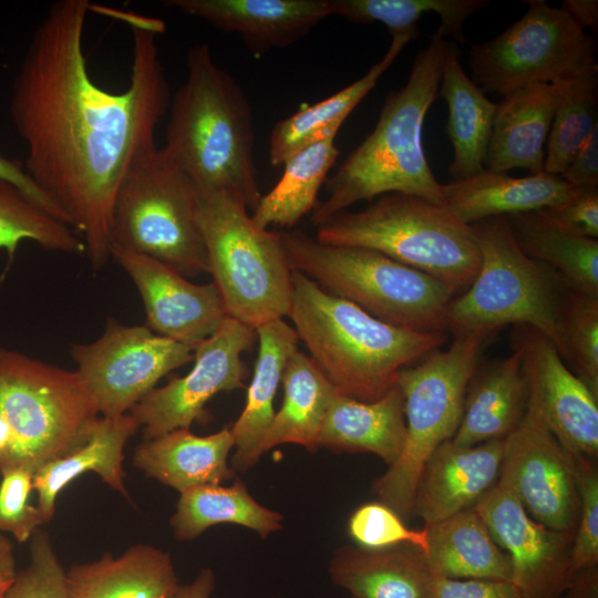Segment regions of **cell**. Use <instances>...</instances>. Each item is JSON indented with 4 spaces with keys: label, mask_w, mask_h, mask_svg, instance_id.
Returning <instances> with one entry per match:
<instances>
[{
    "label": "cell",
    "mask_w": 598,
    "mask_h": 598,
    "mask_svg": "<svg viewBox=\"0 0 598 598\" xmlns=\"http://www.w3.org/2000/svg\"><path fill=\"white\" fill-rule=\"evenodd\" d=\"M337 134L330 133L285 161L282 176L252 210L258 227L290 228L316 208L318 193L339 154Z\"/></svg>",
    "instance_id": "cell-35"
},
{
    "label": "cell",
    "mask_w": 598,
    "mask_h": 598,
    "mask_svg": "<svg viewBox=\"0 0 598 598\" xmlns=\"http://www.w3.org/2000/svg\"><path fill=\"white\" fill-rule=\"evenodd\" d=\"M233 447L230 427L207 436L177 429L146 440L136 448L133 464L147 476L183 493L230 478L234 472L227 465V456Z\"/></svg>",
    "instance_id": "cell-26"
},
{
    "label": "cell",
    "mask_w": 598,
    "mask_h": 598,
    "mask_svg": "<svg viewBox=\"0 0 598 598\" xmlns=\"http://www.w3.org/2000/svg\"><path fill=\"white\" fill-rule=\"evenodd\" d=\"M110 255L138 290L153 332L195 347L229 317L213 281L193 283L168 265L122 247L111 246Z\"/></svg>",
    "instance_id": "cell-18"
},
{
    "label": "cell",
    "mask_w": 598,
    "mask_h": 598,
    "mask_svg": "<svg viewBox=\"0 0 598 598\" xmlns=\"http://www.w3.org/2000/svg\"><path fill=\"white\" fill-rule=\"evenodd\" d=\"M413 40L410 35H393L384 56L355 82L313 104H303L272 127L269 138V159L272 166L285 163L302 147L341 128L349 114L375 86L403 48Z\"/></svg>",
    "instance_id": "cell-33"
},
{
    "label": "cell",
    "mask_w": 598,
    "mask_h": 598,
    "mask_svg": "<svg viewBox=\"0 0 598 598\" xmlns=\"http://www.w3.org/2000/svg\"><path fill=\"white\" fill-rule=\"evenodd\" d=\"M0 178H3L18 186L40 207L59 220L69 225L65 214L38 187V185L27 174L24 166L19 161L0 155Z\"/></svg>",
    "instance_id": "cell-48"
},
{
    "label": "cell",
    "mask_w": 598,
    "mask_h": 598,
    "mask_svg": "<svg viewBox=\"0 0 598 598\" xmlns=\"http://www.w3.org/2000/svg\"><path fill=\"white\" fill-rule=\"evenodd\" d=\"M215 576L212 569H203L196 579L186 585H178L171 598H210Z\"/></svg>",
    "instance_id": "cell-51"
},
{
    "label": "cell",
    "mask_w": 598,
    "mask_h": 598,
    "mask_svg": "<svg viewBox=\"0 0 598 598\" xmlns=\"http://www.w3.org/2000/svg\"><path fill=\"white\" fill-rule=\"evenodd\" d=\"M292 269L327 292L395 327L445 332L453 292L434 277L379 251L280 233Z\"/></svg>",
    "instance_id": "cell-8"
},
{
    "label": "cell",
    "mask_w": 598,
    "mask_h": 598,
    "mask_svg": "<svg viewBox=\"0 0 598 598\" xmlns=\"http://www.w3.org/2000/svg\"><path fill=\"white\" fill-rule=\"evenodd\" d=\"M281 522L282 516L256 502L238 478L231 486L204 485L181 493L171 519L179 540L193 539L223 523L240 525L266 537L279 530Z\"/></svg>",
    "instance_id": "cell-36"
},
{
    "label": "cell",
    "mask_w": 598,
    "mask_h": 598,
    "mask_svg": "<svg viewBox=\"0 0 598 598\" xmlns=\"http://www.w3.org/2000/svg\"><path fill=\"white\" fill-rule=\"evenodd\" d=\"M544 210L563 226L585 236L598 237V188L576 187L566 202Z\"/></svg>",
    "instance_id": "cell-45"
},
{
    "label": "cell",
    "mask_w": 598,
    "mask_h": 598,
    "mask_svg": "<svg viewBox=\"0 0 598 598\" xmlns=\"http://www.w3.org/2000/svg\"><path fill=\"white\" fill-rule=\"evenodd\" d=\"M164 4L239 34L257 54L293 43L330 16L328 0H169Z\"/></svg>",
    "instance_id": "cell-20"
},
{
    "label": "cell",
    "mask_w": 598,
    "mask_h": 598,
    "mask_svg": "<svg viewBox=\"0 0 598 598\" xmlns=\"http://www.w3.org/2000/svg\"><path fill=\"white\" fill-rule=\"evenodd\" d=\"M186 69V80L169 103L163 150L197 190L226 193L254 210L261 193L247 97L217 65L208 43L187 50Z\"/></svg>",
    "instance_id": "cell-2"
},
{
    "label": "cell",
    "mask_w": 598,
    "mask_h": 598,
    "mask_svg": "<svg viewBox=\"0 0 598 598\" xmlns=\"http://www.w3.org/2000/svg\"><path fill=\"white\" fill-rule=\"evenodd\" d=\"M424 554L433 575L451 579L512 581V563L474 507L424 526Z\"/></svg>",
    "instance_id": "cell-31"
},
{
    "label": "cell",
    "mask_w": 598,
    "mask_h": 598,
    "mask_svg": "<svg viewBox=\"0 0 598 598\" xmlns=\"http://www.w3.org/2000/svg\"><path fill=\"white\" fill-rule=\"evenodd\" d=\"M198 192L162 148L130 166L113 203L111 246L168 265L185 277L209 274Z\"/></svg>",
    "instance_id": "cell-11"
},
{
    "label": "cell",
    "mask_w": 598,
    "mask_h": 598,
    "mask_svg": "<svg viewBox=\"0 0 598 598\" xmlns=\"http://www.w3.org/2000/svg\"><path fill=\"white\" fill-rule=\"evenodd\" d=\"M448 116L445 132L453 147L450 174L455 179L468 178L484 169L496 103L467 76L454 42H448L439 86Z\"/></svg>",
    "instance_id": "cell-30"
},
{
    "label": "cell",
    "mask_w": 598,
    "mask_h": 598,
    "mask_svg": "<svg viewBox=\"0 0 598 598\" xmlns=\"http://www.w3.org/2000/svg\"><path fill=\"white\" fill-rule=\"evenodd\" d=\"M406 436L404 401L399 385L373 402H363L334 390L319 434V447L368 452L392 465Z\"/></svg>",
    "instance_id": "cell-24"
},
{
    "label": "cell",
    "mask_w": 598,
    "mask_h": 598,
    "mask_svg": "<svg viewBox=\"0 0 598 598\" xmlns=\"http://www.w3.org/2000/svg\"><path fill=\"white\" fill-rule=\"evenodd\" d=\"M197 192L209 274L228 316L254 330L282 319L292 296V268L280 234L258 227L233 196Z\"/></svg>",
    "instance_id": "cell-9"
},
{
    "label": "cell",
    "mask_w": 598,
    "mask_h": 598,
    "mask_svg": "<svg viewBox=\"0 0 598 598\" xmlns=\"http://www.w3.org/2000/svg\"><path fill=\"white\" fill-rule=\"evenodd\" d=\"M30 561L8 589L4 598H71L64 573L45 532L31 536Z\"/></svg>",
    "instance_id": "cell-42"
},
{
    "label": "cell",
    "mask_w": 598,
    "mask_h": 598,
    "mask_svg": "<svg viewBox=\"0 0 598 598\" xmlns=\"http://www.w3.org/2000/svg\"><path fill=\"white\" fill-rule=\"evenodd\" d=\"M527 3L520 19L470 49L472 81L483 92L504 96L530 84L571 80L597 64L595 40L564 9L544 0Z\"/></svg>",
    "instance_id": "cell-12"
},
{
    "label": "cell",
    "mask_w": 598,
    "mask_h": 598,
    "mask_svg": "<svg viewBox=\"0 0 598 598\" xmlns=\"http://www.w3.org/2000/svg\"><path fill=\"white\" fill-rule=\"evenodd\" d=\"M16 575V559L12 544L0 533V598H4Z\"/></svg>",
    "instance_id": "cell-52"
},
{
    "label": "cell",
    "mask_w": 598,
    "mask_h": 598,
    "mask_svg": "<svg viewBox=\"0 0 598 598\" xmlns=\"http://www.w3.org/2000/svg\"><path fill=\"white\" fill-rule=\"evenodd\" d=\"M138 427L130 413L99 417L82 445L34 473L37 507L45 523L54 514L55 499L61 489L87 471L95 472L110 487L127 496L124 487L123 448Z\"/></svg>",
    "instance_id": "cell-29"
},
{
    "label": "cell",
    "mask_w": 598,
    "mask_h": 598,
    "mask_svg": "<svg viewBox=\"0 0 598 598\" xmlns=\"http://www.w3.org/2000/svg\"><path fill=\"white\" fill-rule=\"evenodd\" d=\"M23 240L70 255H85V245L73 228L59 220L14 184L0 178V249L12 258Z\"/></svg>",
    "instance_id": "cell-38"
},
{
    "label": "cell",
    "mask_w": 598,
    "mask_h": 598,
    "mask_svg": "<svg viewBox=\"0 0 598 598\" xmlns=\"http://www.w3.org/2000/svg\"><path fill=\"white\" fill-rule=\"evenodd\" d=\"M66 581L71 598H171L178 587L168 554L150 545L73 565Z\"/></svg>",
    "instance_id": "cell-28"
},
{
    "label": "cell",
    "mask_w": 598,
    "mask_h": 598,
    "mask_svg": "<svg viewBox=\"0 0 598 598\" xmlns=\"http://www.w3.org/2000/svg\"><path fill=\"white\" fill-rule=\"evenodd\" d=\"M348 530L359 547L365 549L410 545L425 554L429 548L425 527L421 530L408 528L404 519L381 502L358 507L349 518Z\"/></svg>",
    "instance_id": "cell-41"
},
{
    "label": "cell",
    "mask_w": 598,
    "mask_h": 598,
    "mask_svg": "<svg viewBox=\"0 0 598 598\" xmlns=\"http://www.w3.org/2000/svg\"><path fill=\"white\" fill-rule=\"evenodd\" d=\"M512 344L523 360L528 401L574 457L595 460L598 396L567 368L555 344L539 331L516 326Z\"/></svg>",
    "instance_id": "cell-17"
},
{
    "label": "cell",
    "mask_w": 598,
    "mask_h": 598,
    "mask_svg": "<svg viewBox=\"0 0 598 598\" xmlns=\"http://www.w3.org/2000/svg\"><path fill=\"white\" fill-rule=\"evenodd\" d=\"M503 444L504 439L472 446L442 443L422 468L412 514L430 525L474 506L499 476Z\"/></svg>",
    "instance_id": "cell-19"
},
{
    "label": "cell",
    "mask_w": 598,
    "mask_h": 598,
    "mask_svg": "<svg viewBox=\"0 0 598 598\" xmlns=\"http://www.w3.org/2000/svg\"><path fill=\"white\" fill-rule=\"evenodd\" d=\"M287 317L337 390L363 402L384 396L406 365L437 350L445 332H424L383 322L331 295L292 269Z\"/></svg>",
    "instance_id": "cell-4"
},
{
    "label": "cell",
    "mask_w": 598,
    "mask_h": 598,
    "mask_svg": "<svg viewBox=\"0 0 598 598\" xmlns=\"http://www.w3.org/2000/svg\"><path fill=\"white\" fill-rule=\"evenodd\" d=\"M584 30L589 28L597 31L598 28V1L597 0H565L560 7Z\"/></svg>",
    "instance_id": "cell-49"
},
{
    "label": "cell",
    "mask_w": 598,
    "mask_h": 598,
    "mask_svg": "<svg viewBox=\"0 0 598 598\" xmlns=\"http://www.w3.org/2000/svg\"><path fill=\"white\" fill-rule=\"evenodd\" d=\"M33 474L16 470L2 474L0 483V532L10 533L19 543L31 538L45 523L37 506L28 504Z\"/></svg>",
    "instance_id": "cell-44"
},
{
    "label": "cell",
    "mask_w": 598,
    "mask_h": 598,
    "mask_svg": "<svg viewBox=\"0 0 598 598\" xmlns=\"http://www.w3.org/2000/svg\"><path fill=\"white\" fill-rule=\"evenodd\" d=\"M316 227L321 243L379 251L434 277L453 295L466 290L478 270L471 225L419 196L383 194L362 210H341Z\"/></svg>",
    "instance_id": "cell-7"
},
{
    "label": "cell",
    "mask_w": 598,
    "mask_h": 598,
    "mask_svg": "<svg viewBox=\"0 0 598 598\" xmlns=\"http://www.w3.org/2000/svg\"><path fill=\"white\" fill-rule=\"evenodd\" d=\"M528 381L520 354L513 353L478 368L472 377L460 426L451 440L458 446H472L505 439L525 414Z\"/></svg>",
    "instance_id": "cell-23"
},
{
    "label": "cell",
    "mask_w": 598,
    "mask_h": 598,
    "mask_svg": "<svg viewBox=\"0 0 598 598\" xmlns=\"http://www.w3.org/2000/svg\"><path fill=\"white\" fill-rule=\"evenodd\" d=\"M430 598H522L508 580L451 579L433 576Z\"/></svg>",
    "instance_id": "cell-46"
},
{
    "label": "cell",
    "mask_w": 598,
    "mask_h": 598,
    "mask_svg": "<svg viewBox=\"0 0 598 598\" xmlns=\"http://www.w3.org/2000/svg\"><path fill=\"white\" fill-rule=\"evenodd\" d=\"M256 338L254 329L227 317L210 337L196 344L193 369L154 388L130 411L146 440L189 429L215 394L244 388L247 372L241 353Z\"/></svg>",
    "instance_id": "cell-15"
},
{
    "label": "cell",
    "mask_w": 598,
    "mask_h": 598,
    "mask_svg": "<svg viewBox=\"0 0 598 598\" xmlns=\"http://www.w3.org/2000/svg\"><path fill=\"white\" fill-rule=\"evenodd\" d=\"M498 477L536 522L575 534L580 497L574 456L529 401L522 420L504 439Z\"/></svg>",
    "instance_id": "cell-14"
},
{
    "label": "cell",
    "mask_w": 598,
    "mask_h": 598,
    "mask_svg": "<svg viewBox=\"0 0 598 598\" xmlns=\"http://www.w3.org/2000/svg\"><path fill=\"white\" fill-rule=\"evenodd\" d=\"M194 349L145 324L126 326L109 318L100 338L71 344L70 353L96 412L113 417L126 414L159 379L193 360Z\"/></svg>",
    "instance_id": "cell-13"
},
{
    "label": "cell",
    "mask_w": 598,
    "mask_h": 598,
    "mask_svg": "<svg viewBox=\"0 0 598 598\" xmlns=\"http://www.w3.org/2000/svg\"><path fill=\"white\" fill-rule=\"evenodd\" d=\"M480 251L472 283L453 298L446 330L494 334L507 324L527 326L547 337L566 360L563 317L569 288L551 268L526 256L505 216L471 224Z\"/></svg>",
    "instance_id": "cell-5"
},
{
    "label": "cell",
    "mask_w": 598,
    "mask_h": 598,
    "mask_svg": "<svg viewBox=\"0 0 598 598\" xmlns=\"http://www.w3.org/2000/svg\"><path fill=\"white\" fill-rule=\"evenodd\" d=\"M569 81L526 85L496 103L485 169L544 172L545 144L556 106Z\"/></svg>",
    "instance_id": "cell-21"
},
{
    "label": "cell",
    "mask_w": 598,
    "mask_h": 598,
    "mask_svg": "<svg viewBox=\"0 0 598 598\" xmlns=\"http://www.w3.org/2000/svg\"><path fill=\"white\" fill-rule=\"evenodd\" d=\"M559 176L573 187L598 185V127L580 146Z\"/></svg>",
    "instance_id": "cell-47"
},
{
    "label": "cell",
    "mask_w": 598,
    "mask_h": 598,
    "mask_svg": "<svg viewBox=\"0 0 598 598\" xmlns=\"http://www.w3.org/2000/svg\"><path fill=\"white\" fill-rule=\"evenodd\" d=\"M559 175L545 172L525 177L488 169L464 179L442 184L441 204L460 221L478 220L549 208L575 193Z\"/></svg>",
    "instance_id": "cell-22"
},
{
    "label": "cell",
    "mask_w": 598,
    "mask_h": 598,
    "mask_svg": "<svg viewBox=\"0 0 598 598\" xmlns=\"http://www.w3.org/2000/svg\"><path fill=\"white\" fill-rule=\"evenodd\" d=\"M258 357L248 386L245 408L230 427L236 447L233 466L250 468L261 456V445L275 415L274 399L289 357L299 338L283 319L267 322L256 330Z\"/></svg>",
    "instance_id": "cell-27"
},
{
    "label": "cell",
    "mask_w": 598,
    "mask_h": 598,
    "mask_svg": "<svg viewBox=\"0 0 598 598\" xmlns=\"http://www.w3.org/2000/svg\"><path fill=\"white\" fill-rule=\"evenodd\" d=\"M597 566L576 573L561 598H597Z\"/></svg>",
    "instance_id": "cell-50"
},
{
    "label": "cell",
    "mask_w": 598,
    "mask_h": 598,
    "mask_svg": "<svg viewBox=\"0 0 598 598\" xmlns=\"http://www.w3.org/2000/svg\"><path fill=\"white\" fill-rule=\"evenodd\" d=\"M444 38L436 29L416 53L406 83L388 94L373 131L326 181L328 197L313 209L316 226L355 203L389 193L441 204L442 184L426 161L422 128L439 94L448 43Z\"/></svg>",
    "instance_id": "cell-3"
},
{
    "label": "cell",
    "mask_w": 598,
    "mask_h": 598,
    "mask_svg": "<svg viewBox=\"0 0 598 598\" xmlns=\"http://www.w3.org/2000/svg\"><path fill=\"white\" fill-rule=\"evenodd\" d=\"M329 573L351 598H430L434 576L422 550L410 545L377 550L342 547Z\"/></svg>",
    "instance_id": "cell-25"
},
{
    "label": "cell",
    "mask_w": 598,
    "mask_h": 598,
    "mask_svg": "<svg viewBox=\"0 0 598 598\" xmlns=\"http://www.w3.org/2000/svg\"><path fill=\"white\" fill-rule=\"evenodd\" d=\"M330 16L355 23H382L391 35H417V23L427 12L440 18L437 30L464 42L466 20L488 4L487 0H328Z\"/></svg>",
    "instance_id": "cell-37"
},
{
    "label": "cell",
    "mask_w": 598,
    "mask_h": 598,
    "mask_svg": "<svg viewBox=\"0 0 598 598\" xmlns=\"http://www.w3.org/2000/svg\"><path fill=\"white\" fill-rule=\"evenodd\" d=\"M580 497L570 555L571 575L598 564V472L594 460L574 457Z\"/></svg>",
    "instance_id": "cell-43"
},
{
    "label": "cell",
    "mask_w": 598,
    "mask_h": 598,
    "mask_svg": "<svg viewBox=\"0 0 598 598\" xmlns=\"http://www.w3.org/2000/svg\"><path fill=\"white\" fill-rule=\"evenodd\" d=\"M281 382L283 401L266 433L261 452L285 443L315 452L336 388L317 363L298 349L289 357Z\"/></svg>",
    "instance_id": "cell-34"
},
{
    "label": "cell",
    "mask_w": 598,
    "mask_h": 598,
    "mask_svg": "<svg viewBox=\"0 0 598 598\" xmlns=\"http://www.w3.org/2000/svg\"><path fill=\"white\" fill-rule=\"evenodd\" d=\"M529 258L548 266L569 290L598 297V240L571 230L544 209L505 216Z\"/></svg>",
    "instance_id": "cell-32"
},
{
    "label": "cell",
    "mask_w": 598,
    "mask_h": 598,
    "mask_svg": "<svg viewBox=\"0 0 598 598\" xmlns=\"http://www.w3.org/2000/svg\"><path fill=\"white\" fill-rule=\"evenodd\" d=\"M87 0L54 2L34 30L13 80L12 123L27 150L24 169L65 214L94 270L111 258L117 187L143 154L169 107L156 41L162 20L125 14L132 28V69L124 91L91 78L83 34Z\"/></svg>",
    "instance_id": "cell-1"
},
{
    "label": "cell",
    "mask_w": 598,
    "mask_h": 598,
    "mask_svg": "<svg viewBox=\"0 0 598 598\" xmlns=\"http://www.w3.org/2000/svg\"><path fill=\"white\" fill-rule=\"evenodd\" d=\"M473 507L508 555L522 598H561L573 579L574 534L536 522L501 478Z\"/></svg>",
    "instance_id": "cell-16"
},
{
    "label": "cell",
    "mask_w": 598,
    "mask_h": 598,
    "mask_svg": "<svg viewBox=\"0 0 598 598\" xmlns=\"http://www.w3.org/2000/svg\"><path fill=\"white\" fill-rule=\"evenodd\" d=\"M566 360L598 396V297L569 290L563 317Z\"/></svg>",
    "instance_id": "cell-40"
},
{
    "label": "cell",
    "mask_w": 598,
    "mask_h": 598,
    "mask_svg": "<svg viewBox=\"0 0 598 598\" xmlns=\"http://www.w3.org/2000/svg\"><path fill=\"white\" fill-rule=\"evenodd\" d=\"M597 64L570 80L555 110L546 141L544 172L560 175L597 125Z\"/></svg>",
    "instance_id": "cell-39"
},
{
    "label": "cell",
    "mask_w": 598,
    "mask_h": 598,
    "mask_svg": "<svg viewBox=\"0 0 598 598\" xmlns=\"http://www.w3.org/2000/svg\"><path fill=\"white\" fill-rule=\"evenodd\" d=\"M75 371L0 347V474L34 475L82 445L99 419Z\"/></svg>",
    "instance_id": "cell-6"
},
{
    "label": "cell",
    "mask_w": 598,
    "mask_h": 598,
    "mask_svg": "<svg viewBox=\"0 0 598 598\" xmlns=\"http://www.w3.org/2000/svg\"><path fill=\"white\" fill-rule=\"evenodd\" d=\"M492 333L454 336L444 351H433L412 368L400 371L396 384L404 401L406 436L399 458L374 482L380 502L402 519L412 515L422 468L432 453L455 435L468 383Z\"/></svg>",
    "instance_id": "cell-10"
}]
</instances>
